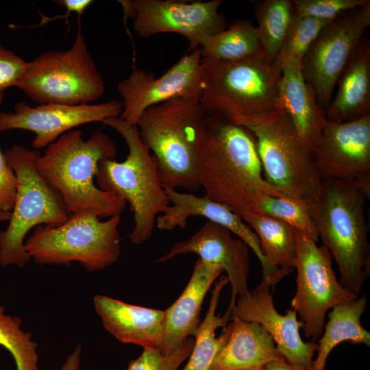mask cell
Instances as JSON below:
<instances>
[{
  "mask_svg": "<svg viewBox=\"0 0 370 370\" xmlns=\"http://www.w3.org/2000/svg\"><path fill=\"white\" fill-rule=\"evenodd\" d=\"M204 195L241 214L264 195L282 196L264 180L254 136L227 119L208 114L199 163Z\"/></svg>",
  "mask_w": 370,
  "mask_h": 370,
  "instance_id": "1",
  "label": "cell"
},
{
  "mask_svg": "<svg viewBox=\"0 0 370 370\" xmlns=\"http://www.w3.org/2000/svg\"><path fill=\"white\" fill-rule=\"evenodd\" d=\"M370 195V180L353 182L323 180L309 210L319 238L334 259L339 282L358 296L370 274L369 227L365 201Z\"/></svg>",
  "mask_w": 370,
  "mask_h": 370,
  "instance_id": "2",
  "label": "cell"
},
{
  "mask_svg": "<svg viewBox=\"0 0 370 370\" xmlns=\"http://www.w3.org/2000/svg\"><path fill=\"white\" fill-rule=\"evenodd\" d=\"M117 152L108 135L96 132L86 140L79 130H71L37 156L36 168L60 195L69 214L92 211L100 219L121 215L127 206L118 195L100 189L94 182L99 162L114 159Z\"/></svg>",
  "mask_w": 370,
  "mask_h": 370,
  "instance_id": "3",
  "label": "cell"
},
{
  "mask_svg": "<svg viewBox=\"0 0 370 370\" xmlns=\"http://www.w3.org/2000/svg\"><path fill=\"white\" fill-rule=\"evenodd\" d=\"M208 114L199 98L173 99L147 109L136 126L154 156L164 188L200 187L199 163Z\"/></svg>",
  "mask_w": 370,
  "mask_h": 370,
  "instance_id": "4",
  "label": "cell"
},
{
  "mask_svg": "<svg viewBox=\"0 0 370 370\" xmlns=\"http://www.w3.org/2000/svg\"><path fill=\"white\" fill-rule=\"evenodd\" d=\"M280 76L261 51L234 61L202 58L199 101L208 114L234 123L264 116L282 107Z\"/></svg>",
  "mask_w": 370,
  "mask_h": 370,
  "instance_id": "5",
  "label": "cell"
},
{
  "mask_svg": "<svg viewBox=\"0 0 370 370\" xmlns=\"http://www.w3.org/2000/svg\"><path fill=\"white\" fill-rule=\"evenodd\" d=\"M103 123L114 129L124 139L128 154L125 160L105 158L98 165L97 186L114 193L129 204L134 225L131 241L139 245L153 234L158 216L170 205L156 160L143 142L136 125L119 117L105 119Z\"/></svg>",
  "mask_w": 370,
  "mask_h": 370,
  "instance_id": "6",
  "label": "cell"
},
{
  "mask_svg": "<svg viewBox=\"0 0 370 370\" xmlns=\"http://www.w3.org/2000/svg\"><path fill=\"white\" fill-rule=\"evenodd\" d=\"M121 215L107 220L85 210L69 214L56 226L38 225L25 242L31 260L36 264H80L92 272L116 262L121 255L119 225Z\"/></svg>",
  "mask_w": 370,
  "mask_h": 370,
  "instance_id": "7",
  "label": "cell"
},
{
  "mask_svg": "<svg viewBox=\"0 0 370 370\" xmlns=\"http://www.w3.org/2000/svg\"><path fill=\"white\" fill-rule=\"evenodd\" d=\"M3 153L15 173L17 186L9 223L0 230V265L22 268L31 260L25 245L28 232L38 225H58L69 214L59 193L38 172L37 150L13 145Z\"/></svg>",
  "mask_w": 370,
  "mask_h": 370,
  "instance_id": "8",
  "label": "cell"
},
{
  "mask_svg": "<svg viewBox=\"0 0 370 370\" xmlns=\"http://www.w3.org/2000/svg\"><path fill=\"white\" fill-rule=\"evenodd\" d=\"M254 136L264 180L282 195L309 201L322 180L314 156L299 138L282 107L273 113L243 119Z\"/></svg>",
  "mask_w": 370,
  "mask_h": 370,
  "instance_id": "9",
  "label": "cell"
},
{
  "mask_svg": "<svg viewBox=\"0 0 370 370\" xmlns=\"http://www.w3.org/2000/svg\"><path fill=\"white\" fill-rule=\"evenodd\" d=\"M15 86L39 104H86L105 92L103 77L79 30L70 49L44 52L27 62Z\"/></svg>",
  "mask_w": 370,
  "mask_h": 370,
  "instance_id": "10",
  "label": "cell"
},
{
  "mask_svg": "<svg viewBox=\"0 0 370 370\" xmlns=\"http://www.w3.org/2000/svg\"><path fill=\"white\" fill-rule=\"evenodd\" d=\"M294 269L297 287L291 308L304 323V336L315 342L323 333L327 312L358 296L340 283L328 249L298 230Z\"/></svg>",
  "mask_w": 370,
  "mask_h": 370,
  "instance_id": "11",
  "label": "cell"
},
{
  "mask_svg": "<svg viewBox=\"0 0 370 370\" xmlns=\"http://www.w3.org/2000/svg\"><path fill=\"white\" fill-rule=\"evenodd\" d=\"M369 25L370 1L330 21L301 60L303 76L325 111L338 79Z\"/></svg>",
  "mask_w": 370,
  "mask_h": 370,
  "instance_id": "12",
  "label": "cell"
},
{
  "mask_svg": "<svg viewBox=\"0 0 370 370\" xmlns=\"http://www.w3.org/2000/svg\"><path fill=\"white\" fill-rule=\"evenodd\" d=\"M124 14L133 19L138 36L175 33L189 42L188 52L199 49L210 36L228 25L219 12L221 0L181 1L174 0L119 1Z\"/></svg>",
  "mask_w": 370,
  "mask_h": 370,
  "instance_id": "13",
  "label": "cell"
},
{
  "mask_svg": "<svg viewBox=\"0 0 370 370\" xmlns=\"http://www.w3.org/2000/svg\"><path fill=\"white\" fill-rule=\"evenodd\" d=\"M202 75L199 49L183 56L169 70L156 77L153 73L135 69L117 85L122 98L119 118L136 125L147 109L179 98H199Z\"/></svg>",
  "mask_w": 370,
  "mask_h": 370,
  "instance_id": "14",
  "label": "cell"
},
{
  "mask_svg": "<svg viewBox=\"0 0 370 370\" xmlns=\"http://www.w3.org/2000/svg\"><path fill=\"white\" fill-rule=\"evenodd\" d=\"M121 101L111 100L99 103L66 105L39 104L32 106L18 102L10 113H0V132L24 130L35 134L32 145L36 149L47 147L73 128L108 118L119 117Z\"/></svg>",
  "mask_w": 370,
  "mask_h": 370,
  "instance_id": "15",
  "label": "cell"
},
{
  "mask_svg": "<svg viewBox=\"0 0 370 370\" xmlns=\"http://www.w3.org/2000/svg\"><path fill=\"white\" fill-rule=\"evenodd\" d=\"M312 154L322 181L370 180V114L342 122L327 119Z\"/></svg>",
  "mask_w": 370,
  "mask_h": 370,
  "instance_id": "16",
  "label": "cell"
},
{
  "mask_svg": "<svg viewBox=\"0 0 370 370\" xmlns=\"http://www.w3.org/2000/svg\"><path fill=\"white\" fill-rule=\"evenodd\" d=\"M271 286L260 283L254 290L237 297L233 309L223 316L228 323L233 317L254 322L271 336L280 354L288 362L301 367L313 365L317 345L315 342L303 341L299 329L304 323L297 319L293 309L281 314L276 310Z\"/></svg>",
  "mask_w": 370,
  "mask_h": 370,
  "instance_id": "17",
  "label": "cell"
},
{
  "mask_svg": "<svg viewBox=\"0 0 370 370\" xmlns=\"http://www.w3.org/2000/svg\"><path fill=\"white\" fill-rule=\"evenodd\" d=\"M188 253L198 254L200 259L217 265L226 273L231 286V299L225 313L227 314L237 297L248 291L249 247L241 239L234 238L226 227L208 221L190 238L175 243L156 262H164Z\"/></svg>",
  "mask_w": 370,
  "mask_h": 370,
  "instance_id": "18",
  "label": "cell"
},
{
  "mask_svg": "<svg viewBox=\"0 0 370 370\" xmlns=\"http://www.w3.org/2000/svg\"><path fill=\"white\" fill-rule=\"evenodd\" d=\"M164 189L170 205L156 219V225L159 230L186 228L189 217H206L208 221L226 227L244 241L254 252L262 266V281L271 283L276 279L277 273L269 267L262 253L258 236L238 214L205 195L199 197L175 189Z\"/></svg>",
  "mask_w": 370,
  "mask_h": 370,
  "instance_id": "19",
  "label": "cell"
},
{
  "mask_svg": "<svg viewBox=\"0 0 370 370\" xmlns=\"http://www.w3.org/2000/svg\"><path fill=\"white\" fill-rule=\"evenodd\" d=\"M93 304L105 330L119 341L143 349H160L164 310L133 305L101 295L93 297Z\"/></svg>",
  "mask_w": 370,
  "mask_h": 370,
  "instance_id": "20",
  "label": "cell"
},
{
  "mask_svg": "<svg viewBox=\"0 0 370 370\" xmlns=\"http://www.w3.org/2000/svg\"><path fill=\"white\" fill-rule=\"evenodd\" d=\"M223 272L216 264L199 258L193 274L182 294L165 310L160 352L173 353L195 335L200 324V312L205 296L214 280Z\"/></svg>",
  "mask_w": 370,
  "mask_h": 370,
  "instance_id": "21",
  "label": "cell"
},
{
  "mask_svg": "<svg viewBox=\"0 0 370 370\" xmlns=\"http://www.w3.org/2000/svg\"><path fill=\"white\" fill-rule=\"evenodd\" d=\"M280 100L299 138L313 153L327 121L326 113L306 82L299 60H290L282 70Z\"/></svg>",
  "mask_w": 370,
  "mask_h": 370,
  "instance_id": "22",
  "label": "cell"
},
{
  "mask_svg": "<svg viewBox=\"0 0 370 370\" xmlns=\"http://www.w3.org/2000/svg\"><path fill=\"white\" fill-rule=\"evenodd\" d=\"M230 334L214 357L209 370H263L283 358L271 336L254 322L233 317Z\"/></svg>",
  "mask_w": 370,
  "mask_h": 370,
  "instance_id": "23",
  "label": "cell"
},
{
  "mask_svg": "<svg viewBox=\"0 0 370 370\" xmlns=\"http://www.w3.org/2000/svg\"><path fill=\"white\" fill-rule=\"evenodd\" d=\"M325 113L331 121H347L370 114V40L364 37L336 82Z\"/></svg>",
  "mask_w": 370,
  "mask_h": 370,
  "instance_id": "24",
  "label": "cell"
},
{
  "mask_svg": "<svg viewBox=\"0 0 370 370\" xmlns=\"http://www.w3.org/2000/svg\"><path fill=\"white\" fill-rule=\"evenodd\" d=\"M366 295L338 305L328 314L323 333L317 343V354L312 368L325 370L327 359L332 349L344 341L370 346V332L361 324L360 319L367 308Z\"/></svg>",
  "mask_w": 370,
  "mask_h": 370,
  "instance_id": "25",
  "label": "cell"
},
{
  "mask_svg": "<svg viewBox=\"0 0 370 370\" xmlns=\"http://www.w3.org/2000/svg\"><path fill=\"white\" fill-rule=\"evenodd\" d=\"M258 238L269 267L275 272H292L297 248V230L274 217L249 211L241 214Z\"/></svg>",
  "mask_w": 370,
  "mask_h": 370,
  "instance_id": "26",
  "label": "cell"
},
{
  "mask_svg": "<svg viewBox=\"0 0 370 370\" xmlns=\"http://www.w3.org/2000/svg\"><path fill=\"white\" fill-rule=\"evenodd\" d=\"M227 283L226 275L215 282L208 310L194 335V347L183 370H209L214 357L227 341L230 325L216 311L221 291Z\"/></svg>",
  "mask_w": 370,
  "mask_h": 370,
  "instance_id": "27",
  "label": "cell"
},
{
  "mask_svg": "<svg viewBox=\"0 0 370 370\" xmlns=\"http://www.w3.org/2000/svg\"><path fill=\"white\" fill-rule=\"evenodd\" d=\"M202 58L234 61L260 51L256 27L248 20L234 22L206 39L199 47Z\"/></svg>",
  "mask_w": 370,
  "mask_h": 370,
  "instance_id": "28",
  "label": "cell"
},
{
  "mask_svg": "<svg viewBox=\"0 0 370 370\" xmlns=\"http://www.w3.org/2000/svg\"><path fill=\"white\" fill-rule=\"evenodd\" d=\"M260 51L271 62L278 56L295 15L292 0H261L254 5Z\"/></svg>",
  "mask_w": 370,
  "mask_h": 370,
  "instance_id": "29",
  "label": "cell"
},
{
  "mask_svg": "<svg viewBox=\"0 0 370 370\" xmlns=\"http://www.w3.org/2000/svg\"><path fill=\"white\" fill-rule=\"evenodd\" d=\"M253 212L281 220L307 235L315 243L319 241L310 213L308 201L284 195H264L258 201Z\"/></svg>",
  "mask_w": 370,
  "mask_h": 370,
  "instance_id": "30",
  "label": "cell"
},
{
  "mask_svg": "<svg viewBox=\"0 0 370 370\" xmlns=\"http://www.w3.org/2000/svg\"><path fill=\"white\" fill-rule=\"evenodd\" d=\"M21 325L18 317L7 314L0 306V345L11 354L17 370H39L37 343Z\"/></svg>",
  "mask_w": 370,
  "mask_h": 370,
  "instance_id": "31",
  "label": "cell"
},
{
  "mask_svg": "<svg viewBox=\"0 0 370 370\" xmlns=\"http://www.w3.org/2000/svg\"><path fill=\"white\" fill-rule=\"evenodd\" d=\"M330 22L295 13L281 49L271 64L274 71L281 74L282 69L290 60L297 59L301 61L319 33Z\"/></svg>",
  "mask_w": 370,
  "mask_h": 370,
  "instance_id": "32",
  "label": "cell"
},
{
  "mask_svg": "<svg viewBox=\"0 0 370 370\" xmlns=\"http://www.w3.org/2000/svg\"><path fill=\"white\" fill-rule=\"evenodd\" d=\"M195 339L189 337L171 354L157 349H143L142 354L130 361L127 370H177L190 355Z\"/></svg>",
  "mask_w": 370,
  "mask_h": 370,
  "instance_id": "33",
  "label": "cell"
},
{
  "mask_svg": "<svg viewBox=\"0 0 370 370\" xmlns=\"http://www.w3.org/2000/svg\"><path fill=\"white\" fill-rule=\"evenodd\" d=\"M295 13L332 21L345 12L363 5L369 0H293Z\"/></svg>",
  "mask_w": 370,
  "mask_h": 370,
  "instance_id": "34",
  "label": "cell"
},
{
  "mask_svg": "<svg viewBox=\"0 0 370 370\" xmlns=\"http://www.w3.org/2000/svg\"><path fill=\"white\" fill-rule=\"evenodd\" d=\"M27 62L0 43V93L15 86L23 74Z\"/></svg>",
  "mask_w": 370,
  "mask_h": 370,
  "instance_id": "35",
  "label": "cell"
},
{
  "mask_svg": "<svg viewBox=\"0 0 370 370\" xmlns=\"http://www.w3.org/2000/svg\"><path fill=\"white\" fill-rule=\"evenodd\" d=\"M4 94L0 93V105ZM17 180L0 149V210L12 212L16 193Z\"/></svg>",
  "mask_w": 370,
  "mask_h": 370,
  "instance_id": "36",
  "label": "cell"
},
{
  "mask_svg": "<svg viewBox=\"0 0 370 370\" xmlns=\"http://www.w3.org/2000/svg\"><path fill=\"white\" fill-rule=\"evenodd\" d=\"M263 370H314L312 367H301L294 365L284 358L272 361L267 364L263 369Z\"/></svg>",
  "mask_w": 370,
  "mask_h": 370,
  "instance_id": "37",
  "label": "cell"
},
{
  "mask_svg": "<svg viewBox=\"0 0 370 370\" xmlns=\"http://www.w3.org/2000/svg\"><path fill=\"white\" fill-rule=\"evenodd\" d=\"M82 347L79 345L66 358L61 370H79Z\"/></svg>",
  "mask_w": 370,
  "mask_h": 370,
  "instance_id": "38",
  "label": "cell"
},
{
  "mask_svg": "<svg viewBox=\"0 0 370 370\" xmlns=\"http://www.w3.org/2000/svg\"><path fill=\"white\" fill-rule=\"evenodd\" d=\"M12 212L0 210V223L4 221H8L11 217Z\"/></svg>",
  "mask_w": 370,
  "mask_h": 370,
  "instance_id": "39",
  "label": "cell"
}]
</instances>
